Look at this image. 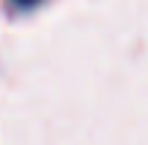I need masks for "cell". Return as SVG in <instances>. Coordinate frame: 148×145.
I'll use <instances>...</instances> for the list:
<instances>
[{"mask_svg":"<svg viewBox=\"0 0 148 145\" xmlns=\"http://www.w3.org/2000/svg\"><path fill=\"white\" fill-rule=\"evenodd\" d=\"M16 5H22V8H30V5H36L38 0H14Z\"/></svg>","mask_w":148,"mask_h":145,"instance_id":"6da1fadb","label":"cell"}]
</instances>
